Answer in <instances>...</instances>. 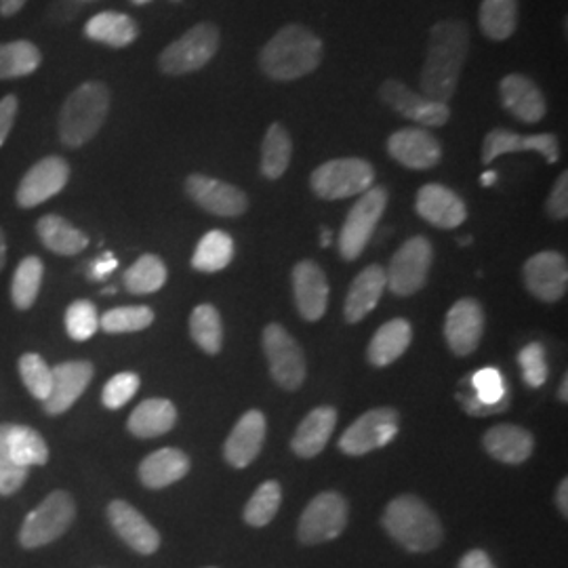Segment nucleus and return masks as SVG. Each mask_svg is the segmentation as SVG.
I'll list each match as a JSON object with an SVG mask.
<instances>
[{"mask_svg": "<svg viewBox=\"0 0 568 568\" xmlns=\"http://www.w3.org/2000/svg\"><path fill=\"white\" fill-rule=\"evenodd\" d=\"M469 53L466 21H438L427 37L426 61L422 70V91L434 102L453 100Z\"/></svg>", "mask_w": 568, "mask_h": 568, "instance_id": "f257e3e1", "label": "nucleus"}, {"mask_svg": "<svg viewBox=\"0 0 568 568\" xmlns=\"http://www.w3.org/2000/svg\"><path fill=\"white\" fill-rule=\"evenodd\" d=\"M325 53L321 37L302 23L281 28L260 53V68L267 79L293 82L316 72Z\"/></svg>", "mask_w": 568, "mask_h": 568, "instance_id": "f03ea898", "label": "nucleus"}, {"mask_svg": "<svg viewBox=\"0 0 568 568\" xmlns=\"http://www.w3.org/2000/svg\"><path fill=\"white\" fill-rule=\"evenodd\" d=\"M112 95L102 81L79 84L61 103L58 135L65 148L79 150L95 140L110 114Z\"/></svg>", "mask_w": 568, "mask_h": 568, "instance_id": "7ed1b4c3", "label": "nucleus"}, {"mask_svg": "<svg viewBox=\"0 0 568 568\" xmlns=\"http://www.w3.org/2000/svg\"><path fill=\"white\" fill-rule=\"evenodd\" d=\"M382 525L396 544L415 554L438 548L445 537L438 516L415 495L392 499L384 511Z\"/></svg>", "mask_w": 568, "mask_h": 568, "instance_id": "20e7f679", "label": "nucleus"}, {"mask_svg": "<svg viewBox=\"0 0 568 568\" xmlns=\"http://www.w3.org/2000/svg\"><path fill=\"white\" fill-rule=\"evenodd\" d=\"M220 44L222 30L211 21H201L178 41L164 47L163 53L159 55V70L166 77L199 72L217 55Z\"/></svg>", "mask_w": 568, "mask_h": 568, "instance_id": "39448f33", "label": "nucleus"}, {"mask_svg": "<svg viewBox=\"0 0 568 568\" xmlns=\"http://www.w3.org/2000/svg\"><path fill=\"white\" fill-rule=\"evenodd\" d=\"M375 183V169L365 159H335L314 169L310 185L323 201L361 196Z\"/></svg>", "mask_w": 568, "mask_h": 568, "instance_id": "423d86ee", "label": "nucleus"}, {"mask_svg": "<svg viewBox=\"0 0 568 568\" xmlns=\"http://www.w3.org/2000/svg\"><path fill=\"white\" fill-rule=\"evenodd\" d=\"M387 201V187L373 185L365 194H361L358 203L349 209L337 239L339 255L345 262H354L365 253L366 244L371 243L375 227L386 213Z\"/></svg>", "mask_w": 568, "mask_h": 568, "instance_id": "0eeeda50", "label": "nucleus"}, {"mask_svg": "<svg viewBox=\"0 0 568 568\" xmlns=\"http://www.w3.org/2000/svg\"><path fill=\"white\" fill-rule=\"evenodd\" d=\"M77 518V504L70 493L53 490L49 497H44L39 508L32 509L20 530L21 548H44L53 541H58L61 535L72 527Z\"/></svg>", "mask_w": 568, "mask_h": 568, "instance_id": "6e6552de", "label": "nucleus"}, {"mask_svg": "<svg viewBox=\"0 0 568 568\" xmlns=\"http://www.w3.org/2000/svg\"><path fill=\"white\" fill-rule=\"evenodd\" d=\"M347 527V501L335 490H325L316 495L304 509L297 539L304 546H321L337 539Z\"/></svg>", "mask_w": 568, "mask_h": 568, "instance_id": "1a4fd4ad", "label": "nucleus"}, {"mask_svg": "<svg viewBox=\"0 0 568 568\" xmlns=\"http://www.w3.org/2000/svg\"><path fill=\"white\" fill-rule=\"evenodd\" d=\"M432 262H434V246L426 236L408 239L394 253L386 270L387 288L398 297L415 295L426 286Z\"/></svg>", "mask_w": 568, "mask_h": 568, "instance_id": "9d476101", "label": "nucleus"}, {"mask_svg": "<svg viewBox=\"0 0 568 568\" xmlns=\"http://www.w3.org/2000/svg\"><path fill=\"white\" fill-rule=\"evenodd\" d=\"M264 352L270 373L278 386L286 392H295L304 386V349L284 326L276 323L265 326Z\"/></svg>", "mask_w": 568, "mask_h": 568, "instance_id": "9b49d317", "label": "nucleus"}, {"mask_svg": "<svg viewBox=\"0 0 568 568\" xmlns=\"http://www.w3.org/2000/svg\"><path fill=\"white\" fill-rule=\"evenodd\" d=\"M398 424L400 419L394 408L382 406L366 410L342 434L339 450L349 457H363L366 453L384 448L396 438Z\"/></svg>", "mask_w": 568, "mask_h": 568, "instance_id": "f8f14e48", "label": "nucleus"}, {"mask_svg": "<svg viewBox=\"0 0 568 568\" xmlns=\"http://www.w3.org/2000/svg\"><path fill=\"white\" fill-rule=\"evenodd\" d=\"M379 100L406 121L417 122L424 129L445 126L450 119L448 103L434 102L426 95H419L413 89H408L405 82L396 79H387L379 87Z\"/></svg>", "mask_w": 568, "mask_h": 568, "instance_id": "ddd939ff", "label": "nucleus"}, {"mask_svg": "<svg viewBox=\"0 0 568 568\" xmlns=\"http://www.w3.org/2000/svg\"><path fill=\"white\" fill-rule=\"evenodd\" d=\"M70 182V164L61 156H44L32 164L16 190L21 209H34L51 201Z\"/></svg>", "mask_w": 568, "mask_h": 568, "instance_id": "4468645a", "label": "nucleus"}, {"mask_svg": "<svg viewBox=\"0 0 568 568\" xmlns=\"http://www.w3.org/2000/svg\"><path fill=\"white\" fill-rule=\"evenodd\" d=\"M185 194L217 217H241L248 209V199L241 187L203 173H192L185 180Z\"/></svg>", "mask_w": 568, "mask_h": 568, "instance_id": "2eb2a0df", "label": "nucleus"}, {"mask_svg": "<svg viewBox=\"0 0 568 568\" xmlns=\"http://www.w3.org/2000/svg\"><path fill=\"white\" fill-rule=\"evenodd\" d=\"M523 278L528 291L541 302H560L567 295V257L558 251L535 253L523 267Z\"/></svg>", "mask_w": 568, "mask_h": 568, "instance_id": "dca6fc26", "label": "nucleus"}, {"mask_svg": "<svg viewBox=\"0 0 568 568\" xmlns=\"http://www.w3.org/2000/svg\"><path fill=\"white\" fill-rule=\"evenodd\" d=\"M514 152H537L541 154L549 164L560 159V145L554 133H537V135H520L509 129H493L488 131L485 143H483V163L493 164L504 154Z\"/></svg>", "mask_w": 568, "mask_h": 568, "instance_id": "f3484780", "label": "nucleus"}, {"mask_svg": "<svg viewBox=\"0 0 568 568\" xmlns=\"http://www.w3.org/2000/svg\"><path fill=\"white\" fill-rule=\"evenodd\" d=\"M485 333V312L476 300L466 297L448 310L445 337L455 356H469L480 345Z\"/></svg>", "mask_w": 568, "mask_h": 568, "instance_id": "a211bd4d", "label": "nucleus"}, {"mask_svg": "<svg viewBox=\"0 0 568 568\" xmlns=\"http://www.w3.org/2000/svg\"><path fill=\"white\" fill-rule=\"evenodd\" d=\"M469 394L459 392L457 400L464 406V410L469 415H495V413H504L509 405L508 384L501 375L499 368H480L478 373H474L469 379Z\"/></svg>", "mask_w": 568, "mask_h": 568, "instance_id": "6ab92c4d", "label": "nucleus"}, {"mask_svg": "<svg viewBox=\"0 0 568 568\" xmlns=\"http://www.w3.org/2000/svg\"><path fill=\"white\" fill-rule=\"evenodd\" d=\"M387 152L396 163L426 171L443 161V145L427 129H400L389 135Z\"/></svg>", "mask_w": 568, "mask_h": 568, "instance_id": "aec40b11", "label": "nucleus"}, {"mask_svg": "<svg viewBox=\"0 0 568 568\" xmlns=\"http://www.w3.org/2000/svg\"><path fill=\"white\" fill-rule=\"evenodd\" d=\"M501 103L516 121L537 124L548 114V102L539 84L527 74H508L499 82Z\"/></svg>", "mask_w": 568, "mask_h": 568, "instance_id": "412c9836", "label": "nucleus"}, {"mask_svg": "<svg viewBox=\"0 0 568 568\" xmlns=\"http://www.w3.org/2000/svg\"><path fill=\"white\" fill-rule=\"evenodd\" d=\"M415 209L422 220L440 230H455L466 222V203L443 183H426L417 192Z\"/></svg>", "mask_w": 568, "mask_h": 568, "instance_id": "4be33fe9", "label": "nucleus"}, {"mask_svg": "<svg viewBox=\"0 0 568 568\" xmlns=\"http://www.w3.org/2000/svg\"><path fill=\"white\" fill-rule=\"evenodd\" d=\"M108 520L114 528V532L131 549H135L142 556H152L161 548V535L159 530L148 523L140 509L133 508L126 501H112L108 506Z\"/></svg>", "mask_w": 568, "mask_h": 568, "instance_id": "5701e85b", "label": "nucleus"}, {"mask_svg": "<svg viewBox=\"0 0 568 568\" xmlns=\"http://www.w3.org/2000/svg\"><path fill=\"white\" fill-rule=\"evenodd\" d=\"M51 373H53L51 394L42 403V408L47 415H61L81 398L82 392L93 379L95 368L87 361H70V363L53 366Z\"/></svg>", "mask_w": 568, "mask_h": 568, "instance_id": "b1692460", "label": "nucleus"}, {"mask_svg": "<svg viewBox=\"0 0 568 568\" xmlns=\"http://www.w3.org/2000/svg\"><path fill=\"white\" fill-rule=\"evenodd\" d=\"M295 304L307 323H318L328 305V283L325 272L316 262H300L293 267Z\"/></svg>", "mask_w": 568, "mask_h": 568, "instance_id": "393cba45", "label": "nucleus"}, {"mask_svg": "<svg viewBox=\"0 0 568 568\" xmlns=\"http://www.w3.org/2000/svg\"><path fill=\"white\" fill-rule=\"evenodd\" d=\"M267 422L262 410H246L232 429L224 445V459L232 467L243 469L255 462L264 447Z\"/></svg>", "mask_w": 568, "mask_h": 568, "instance_id": "a878e982", "label": "nucleus"}, {"mask_svg": "<svg viewBox=\"0 0 568 568\" xmlns=\"http://www.w3.org/2000/svg\"><path fill=\"white\" fill-rule=\"evenodd\" d=\"M386 288V270L377 264L366 265L365 270L349 284L344 305L345 321L349 325L365 321L379 304Z\"/></svg>", "mask_w": 568, "mask_h": 568, "instance_id": "bb28decb", "label": "nucleus"}, {"mask_svg": "<svg viewBox=\"0 0 568 568\" xmlns=\"http://www.w3.org/2000/svg\"><path fill=\"white\" fill-rule=\"evenodd\" d=\"M337 426V410L333 406H318L307 413L304 422L295 429L291 447L297 457L314 459L325 450Z\"/></svg>", "mask_w": 568, "mask_h": 568, "instance_id": "cd10ccee", "label": "nucleus"}, {"mask_svg": "<svg viewBox=\"0 0 568 568\" xmlns=\"http://www.w3.org/2000/svg\"><path fill=\"white\" fill-rule=\"evenodd\" d=\"M483 443L493 459H497L501 464H509V466L525 464L535 448L532 434L525 427L514 426V424L490 427L485 434Z\"/></svg>", "mask_w": 568, "mask_h": 568, "instance_id": "c85d7f7f", "label": "nucleus"}, {"mask_svg": "<svg viewBox=\"0 0 568 568\" xmlns=\"http://www.w3.org/2000/svg\"><path fill=\"white\" fill-rule=\"evenodd\" d=\"M190 471V457L180 448H161L140 464V480L150 490L171 487Z\"/></svg>", "mask_w": 568, "mask_h": 568, "instance_id": "c756f323", "label": "nucleus"}, {"mask_svg": "<svg viewBox=\"0 0 568 568\" xmlns=\"http://www.w3.org/2000/svg\"><path fill=\"white\" fill-rule=\"evenodd\" d=\"M84 37L112 49H124L140 39V26L126 13L102 11L84 23Z\"/></svg>", "mask_w": 568, "mask_h": 568, "instance_id": "7c9ffc66", "label": "nucleus"}, {"mask_svg": "<svg viewBox=\"0 0 568 568\" xmlns=\"http://www.w3.org/2000/svg\"><path fill=\"white\" fill-rule=\"evenodd\" d=\"M178 424V408L171 400L164 398H150L142 405L135 406V410L129 417V432L138 438H159L169 434Z\"/></svg>", "mask_w": 568, "mask_h": 568, "instance_id": "2f4dec72", "label": "nucleus"}, {"mask_svg": "<svg viewBox=\"0 0 568 568\" xmlns=\"http://www.w3.org/2000/svg\"><path fill=\"white\" fill-rule=\"evenodd\" d=\"M413 328L405 318H394L379 326L368 344V363L373 366H387L396 363L410 345Z\"/></svg>", "mask_w": 568, "mask_h": 568, "instance_id": "473e14b6", "label": "nucleus"}, {"mask_svg": "<svg viewBox=\"0 0 568 568\" xmlns=\"http://www.w3.org/2000/svg\"><path fill=\"white\" fill-rule=\"evenodd\" d=\"M37 234H39L42 246L47 251L61 255V257L79 255L89 244V239H87L84 232L70 224L65 217L55 215V213L42 215L39 224H37Z\"/></svg>", "mask_w": 568, "mask_h": 568, "instance_id": "72a5a7b5", "label": "nucleus"}, {"mask_svg": "<svg viewBox=\"0 0 568 568\" xmlns=\"http://www.w3.org/2000/svg\"><path fill=\"white\" fill-rule=\"evenodd\" d=\"M7 450L16 466H44L49 462V447L41 434L32 427L9 424L7 427Z\"/></svg>", "mask_w": 568, "mask_h": 568, "instance_id": "f704fd0d", "label": "nucleus"}, {"mask_svg": "<svg viewBox=\"0 0 568 568\" xmlns=\"http://www.w3.org/2000/svg\"><path fill=\"white\" fill-rule=\"evenodd\" d=\"M518 0H483L480 4V30L490 41H508L518 28Z\"/></svg>", "mask_w": 568, "mask_h": 568, "instance_id": "c9c22d12", "label": "nucleus"}, {"mask_svg": "<svg viewBox=\"0 0 568 568\" xmlns=\"http://www.w3.org/2000/svg\"><path fill=\"white\" fill-rule=\"evenodd\" d=\"M41 49L34 42H0V81L30 77L41 68Z\"/></svg>", "mask_w": 568, "mask_h": 568, "instance_id": "e433bc0d", "label": "nucleus"}, {"mask_svg": "<svg viewBox=\"0 0 568 568\" xmlns=\"http://www.w3.org/2000/svg\"><path fill=\"white\" fill-rule=\"evenodd\" d=\"M293 156V140L281 122H272L262 143V173L265 180H281Z\"/></svg>", "mask_w": 568, "mask_h": 568, "instance_id": "4c0bfd02", "label": "nucleus"}, {"mask_svg": "<svg viewBox=\"0 0 568 568\" xmlns=\"http://www.w3.org/2000/svg\"><path fill=\"white\" fill-rule=\"evenodd\" d=\"M234 260V239L224 230L206 232L192 255V267L213 274L222 272Z\"/></svg>", "mask_w": 568, "mask_h": 568, "instance_id": "58836bf2", "label": "nucleus"}, {"mask_svg": "<svg viewBox=\"0 0 568 568\" xmlns=\"http://www.w3.org/2000/svg\"><path fill=\"white\" fill-rule=\"evenodd\" d=\"M190 335L206 354L215 356L222 352L224 325L215 305L201 304L194 307L190 316Z\"/></svg>", "mask_w": 568, "mask_h": 568, "instance_id": "ea45409f", "label": "nucleus"}, {"mask_svg": "<svg viewBox=\"0 0 568 568\" xmlns=\"http://www.w3.org/2000/svg\"><path fill=\"white\" fill-rule=\"evenodd\" d=\"M166 283V265L159 255H142L135 264L131 265L124 276L122 284L133 295H150L163 288Z\"/></svg>", "mask_w": 568, "mask_h": 568, "instance_id": "a19ab883", "label": "nucleus"}, {"mask_svg": "<svg viewBox=\"0 0 568 568\" xmlns=\"http://www.w3.org/2000/svg\"><path fill=\"white\" fill-rule=\"evenodd\" d=\"M44 264L41 257L28 255L21 260L11 281V302L18 310H30L41 291Z\"/></svg>", "mask_w": 568, "mask_h": 568, "instance_id": "79ce46f5", "label": "nucleus"}, {"mask_svg": "<svg viewBox=\"0 0 568 568\" xmlns=\"http://www.w3.org/2000/svg\"><path fill=\"white\" fill-rule=\"evenodd\" d=\"M283 504V488L276 480H267L253 493L244 506L243 518L248 527L264 528L276 518Z\"/></svg>", "mask_w": 568, "mask_h": 568, "instance_id": "37998d69", "label": "nucleus"}, {"mask_svg": "<svg viewBox=\"0 0 568 568\" xmlns=\"http://www.w3.org/2000/svg\"><path fill=\"white\" fill-rule=\"evenodd\" d=\"M154 323V312L148 305H124L108 310L100 318V326L105 333H138Z\"/></svg>", "mask_w": 568, "mask_h": 568, "instance_id": "c03bdc74", "label": "nucleus"}, {"mask_svg": "<svg viewBox=\"0 0 568 568\" xmlns=\"http://www.w3.org/2000/svg\"><path fill=\"white\" fill-rule=\"evenodd\" d=\"M20 375L23 386L28 387V392L44 403L51 394V384H53V373L51 366L44 363L41 354H23L20 358Z\"/></svg>", "mask_w": 568, "mask_h": 568, "instance_id": "a18cd8bd", "label": "nucleus"}, {"mask_svg": "<svg viewBox=\"0 0 568 568\" xmlns=\"http://www.w3.org/2000/svg\"><path fill=\"white\" fill-rule=\"evenodd\" d=\"M98 328H100V314H98L95 305L87 300H79V302L68 305L65 333L70 335V339L87 342L98 333Z\"/></svg>", "mask_w": 568, "mask_h": 568, "instance_id": "49530a36", "label": "nucleus"}, {"mask_svg": "<svg viewBox=\"0 0 568 568\" xmlns=\"http://www.w3.org/2000/svg\"><path fill=\"white\" fill-rule=\"evenodd\" d=\"M140 375L138 373H131V371H122L119 375H114L102 392V403L105 408H122L126 405L140 389Z\"/></svg>", "mask_w": 568, "mask_h": 568, "instance_id": "de8ad7c7", "label": "nucleus"}, {"mask_svg": "<svg viewBox=\"0 0 568 568\" xmlns=\"http://www.w3.org/2000/svg\"><path fill=\"white\" fill-rule=\"evenodd\" d=\"M7 427L9 424H0V495H13L18 493L23 483L28 480L30 469L16 466L7 450Z\"/></svg>", "mask_w": 568, "mask_h": 568, "instance_id": "09e8293b", "label": "nucleus"}, {"mask_svg": "<svg viewBox=\"0 0 568 568\" xmlns=\"http://www.w3.org/2000/svg\"><path fill=\"white\" fill-rule=\"evenodd\" d=\"M518 363L523 368V377L530 387H541L548 382V361L546 347L537 342L525 345L518 354Z\"/></svg>", "mask_w": 568, "mask_h": 568, "instance_id": "8fccbe9b", "label": "nucleus"}, {"mask_svg": "<svg viewBox=\"0 0 568 568\" xmlns=\"http://www.w3.org/2000/svg\"><path fill=\"white\" fill-rule=\"evenodd\" d=\"M546 211L549 217L556 222H562L568 217V173L562 171L560 178L554 183L551 192H549Z\"/></svg>", "mask_w": 568, "mask_h": 568, "instance_id": "3c124183", "label": "nucleus"}, {"mask_svg": "<svg viewBox=\"0 0 568 568\" xmlns=\"http://www.w3.org/2000/svg\"><path fill=\"white\" fill-rule=\"evenodd\" d=\"M18 112H20V100L18 95L9 93L0 100V148L9 140L16 121H18Z\"/></svg>", "mask_w": 568, "mask_h": 568, "instance_id": "603ef678", "label": "nucleus"}, {"mask_svg": "<svg viewBox=\"0 0 568 568\" xmlns=\"http://www.w3.org/2000/svg\"><path fill=\"white\" fill-rule=\"evenodd\" d=\"M116 267H119V260L112 253H103L102 257H98L95 262H91V265H89V278L91 281H103Z\"/></svg>", "mask_w": 568, "mask_h": 568, "instance_id": "864d4df0", "label": "nucleus"}, {"mask_svg": "<svg viewBox=\"0 0 568 568\" xmlns=\"http://www.w3.org/2000/svg\"><path fill=\"white\" fill-rule=\"evenodd\" d=\"M457 568H495V565L485 549H471L462 558Z\"/></svg>", "mask_w": 568, "mask_h": 568, "instance_id": "5fc2aeb1", "label": "nucleus"}, {"mask_svg": "<svg viewBox=\"0 0 568 568\" xmlns=\"http://www.w3.org/2000/svg\"><path fill=\"white\" fill-rule=\"evenodd\" d=\"M28 0H0V16L2 18H13L18 16L21 9L26 7Z\"/></svg>", "mask_w": 568, "mask_h": 568, "instance_id": "6e6d98bb", "label": "nucleus"}, {"mask_svg": "<svg viewBox=\"0 0 568 568\" xmlns=\"http://www.w3.org/2000/svg\"><path fill=\"white\" fill-rule=\"evenodd\" d=\"M556 504H558V509H560V514L567 518L568 516V478H565L562 483H560V487L556 490Z\"/></svg>", "mask_w": 568, "mask_h": 568, "instance_id": "4d7b16f0", "label": "nucleus"}, {"mask_svg": "<svg viewBox=\"0 0 568 568\" xmlns=\"http://www.w3.org/2000/svg\"><path fill=\"white\" fill-rule=\"evenodd\" d=\"M4 264H7V239H4V232L0 227V272H2Z\"/></svg>", "mask_w": 568, "mask_h": 568, "instance_id": "13d9d810", "label": "nucleus"}, {"mask_svg": "<svg viewBox=\"0 0 568 568\" xmlns=\"http://www.w3.org/2000/svg\"><path fill=\"white\" fill-rule=\"evenodd\" d=\"M558 396H560V400L562 403H567L568 400V375L562 377V386H560V392H558Z\"/></svg>", "mask_w": 568, "mask_h": 568, "instance_id": "bf43d9fd", "label": "nucleus"}, {"mask_svg": "<svg viewBox=\"0 0 568 568\" xmlns=\"http://www.w3.org/2000/svg\"><path fill=\"white\" fill-rule=\"evenodd\" d=\"M495 182H497V173H495V171H487V173L483 175V185H485V187L493 185Z\"/></svg>", "mask_w": 568, "mask_h": 568, "instance_id": "052dcab7", "label": "nucleus"}, {"mask_svg": "<svg viewBox=\"0 0 568 568\" xmlns=\"http://www.w3.org/2000/svg\"><path fill=\"white\" fill-rule=\"evenodd\" d=\"M321 244H323V246H328V244H331V232H328V230H323V239H321Z\"/></svg>", "mask_w": 568, "mask_h": 568, "instance_id": "680f3d73", "label": "nucleus"}, {"mask_svg": "<svg viewBox=\"0 0 568 568\" xmlns=\"http://www.w3.org/2000/svg\"><path fill=\"white\" fill-rule=\"evenodd\" d=\"M133 4H138V7H143V4H148V2H152V0H131Z\"/></svg>", "mask_w": 568, "mask_h": 568, "instance_id": "e2e57ef3", "label": "nucleus"}, {"mask_svg": "<svg viewBox=\"0 0 568 568\" xmlns=\"http://www.w3.org/2000/svg\"><path fill=\"white\" fill-rule=\"evenodd\" d=\"M469 243H471V241H469V236H466V239H462V241H459V244H464V246Z\"/></svg>", "mask_w": 568, "mask_h": 568, "instance_id": "0e129e2a", "label": "nucleus"}, {"mask_svg": "<svg viewBox=\"0 0 568 568\" xmlns=\"http://www.w3.org/2000/svg\"><path fill=\"white\" fill-rule=\"evenodd\" d=\"M79 2H89V0H79Z\"/></svg>", "mask_w": 568, "mask_h": 568, "instance_id": "69168bd1", "label": "nucleus"}, {"mask_svg": "<svg viewBox=\"0 0 568 568\" xmlns=\"http://www.w3.org/2000/svg\"><path fill=\"white\" fill-rule=\"evenodd\" d=\"M175 2H180V0H175Z\"/></svg>", "mask_w": 568, "mask_h": 568, "instance_id": "338daca9", "label": "nucleus"}, {"mask_svg": "<svg viewBox=\"0 0 568 568\" xmlns=\"http://www.w3.org/2000/svg\"><path fill=\"white\" fill-rule=\"evenodd\" d=\"M209 568H215V567H209Z\"/></svg>", "mask_w": 568, "mask_h": 568, "instance_id": "774afa93", "label": "nucleus"}]
</instances>
